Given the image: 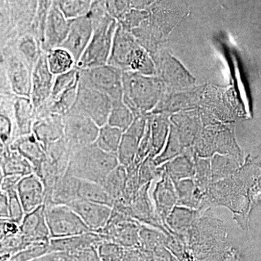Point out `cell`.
<instances>
[{
	"mask_svg": "<svg viewBox=\"0 0 261 261\" xmlns=\"http://www.w3.org/2000/svg\"><path fill=\"white\" fill-rule=\"evenodd\" d=\"M145 121L141 117L136 118L129 128L123 132L119 149L117 152L120 164L127 168L133 164L141 139L143 137Z\"/></svg>",
	"mask_w": 261,
	"mask_h": 261,
	"instance_id": "cell-12",
	"label": "cell"
},
{
	"mask_svg": "<svg viewBox=\"0 0 261 261\" xmlns=\"http://www.w3.org/2000/svg\"><path fill=\"white\" fill-rule=\"evenodd\" d=\"M10 130H11V126H10V120L3 115H1V139L3 143H5L9 139Z\"/></svg>",
	"mask_w": 261,
	"mask_h": 261,
	"instance_id": "cell-35",
	"label": "cell"
},
{
	"mask_svg": "<svg viewBox=\"0 0 261 261\" xmlns=\"http://www.w3.org/2000/svg\"><path fill=\"white\" fill-rule=\"evenodd\" d=\"M45 216L51 239L90 232V228L70 206L45 204Z\"/></svg>",
	"mask_w": 261,
	"mask_h": 261,
	"instance_id": "cell-3",
	"label": "cell"
},
{
	"mask_svg": "<svg viewBox=\"0 0 261 261\" xmlns=\"http://www.w3.org/2000/svg\"><path fill=\"white\" fill-rule=\"evenodd\" d=\"M123 134V130L119 128L110 126L109 124L105 125L99 128L95 145L105 152L117 154Z\"/></svg>",
	"mask_w": 261,
	"mask_h": 261,
	"instance_id": "cell-23",
	"label": "cell"
},
{
	"mask_svg": "<svg viewBox=\"0 0 261 261\" xmlns=\"http://www.w3.org/2000/svg\"><path fill=\"white\" fill-rule=\"evenodd\" d=\"M10 78L13 90L19 95L30 97L32 90V79L25 65L19 60L13 59L10 64Z\"/></svg>",
	"mask_w": 261,
	"mask_h": 261,
	"instance_id": "cell-19",
	"label": "cell"
},
{
	"mask_svg": "<svg viewBox=\"0 0 261 261\" xmlns=\"http://www.w3.org/2000/svg\"><path fill=\"white\" fill-rule=\"evenodd\" d=\"M1 179L5 176H25L34 173L32 165L21 154L14 150L2 151Z\"/></svg>",
	"mask_w": 261,
	"mask_h": 261,
	"instance_id": "cell-18",
	"label": "cell"
},
{
	"mask_svg": "<svg viewBox=\"0 0 261 261\" xmlns=\"http://www.w3.org/2000/svg\"><path fill=\"white\" fill-rule=\"evenodd\" d=\"M113 102L103 93L81 79L73 108L88 116L99 128L108 124Z\"/></svg>",
	"mask_w": 261,
	"mask_h": 261,
	"instance_id": "cell-4",
	"label": "cell"
},
{
	"mask_svg": "<svg viewBox=\"0 0 261 261\" xmlns=\"http://www.w3.org/2000/svg\"><path fill=\"white\" fill-rule=\"evenodd\" d=\"M33 261H37V260H33Z\"/></svg>",
	"mask_w": 261,
	"mask_h": 261,
	"instance_id": "cell-37",
	"label": "cell"
},
{
	"mask_svg": "<svg viewBox=\"0 0 261 261\" xmlns=\"http://www.w3.org/2000/svg\"><path fill=\"white\" fill-rule=\"evenodd\" d=\"M122 75V70L108 64L80 70L81 79L94 88L107 94L113 103L123 100Z\"/></svg>",
	"mask_w": 261,
	"mask_h": 261,
	"instance_id": "cell-6",
	"label": "cell"
},
{
	"mask_svg": "<svg viewBox=\"0 0 261 261\" xmlns=\"http://www.w3.org/2000/svg\"><path fill=\"white\" fill-rule=\"evenodd\" d=\"M96 250L101 261H123V246L114 242L102 240L96 247Z\"/></svg>",
	"mask_w": 261,
	"mask_h": 261,
	"instance_id": "cell-25",
	"label": "cell"
},
{
	"mask_svg": "<svg viewBox=\"0 0 261 261\" xmlns=\"http://www.w3.org/2000/svg\"><path fill=\"white\" fill-rule=\"evenodd\" d=\"M50 242V241H49ZM49 242L32 244L10 257V261H33L49 253Z\"/></svg>",
	"mask_w": 261,
	"mask_h": 261,
	"instance_id": "cell-26",
	"label": "cell"
},
{
	"mask_svg": "<svg viewBox=\"0 0 261 261\" xmlns=\"http://www.w3.org/2000/svg\"><path fill=\"white\" fill-rule=\"evenodd\" d=\"M79 200L88 201L113 207L115 201L104 187L95 182L81 179L79 188Z\"/></svg>",
	"mask_w": 261,
	"mask_h": 261,
	"instance_id": "cell-20",
	"label": "cell"
},
{
	"mask_svg": "<svg viewBox=\"0 0 261 261\" xmlns=\"http://www.w3.org/2000/svg\"><path fill=\"white\" fill-rule=\"evenodd\" d=\"M114 29V24L108 22L97 25L87 49L77 63L78 69H89L108 64L112 50Z\"/></svg>",
	"mask_w": 261,
	"mask_h": 261,
	"instance_id": "cell-5",
	"label": "cell"
},
{
	"mask_svg": "<svg viewBox=\"0 0 261 261\" xmlns=\"http://www.w3.org/2000/svg\"><path fill=\"white\" fill-rule=\"evenodd\" d=\"M20 49L30 66H32L38 61V58H39L38 56L37 45L34 39L31 38L23 39L20 43Z\"/></svg>",
	"mask_w": 261,
	"mask_h": 261,
	"instance_id": "cell-30",
	"label": "cell"
},
{
	"mask_svg": "<svg viewBox=\"0 0 261 261\" xmlns=\"http://www.w3.org/2000/svg\"><path fill=\"white\" fill-rule=\"evenodd\" d=\"M140 47L135 39L124 31L118 29L115 33L112 50L108 64L122 71L130 70V65L135 60Z\"/></svg>",
	"mask_w": 261,
	"mask_h": 261,
	"instance_id": "cell-9",
	"label": "cell"
},
{
	"mask_svg": "<svg viewBox=\"0 0 261 261\" xmlns=\"http://www.w3.org/2000/svg\"><path fill=\"white\" fill-rule=\"evenodd\" d=\"M133 123V116L130 109L123 100L113 102L112 109L108 118V124L126 132Z\"/></svg>",
	"mask_w": 261,
	"mask_h": 261,
	"instance_id": "cell-24",
	"label": "cell"
},
{
	"mask_svg": "<svg viewBox=\"0 0 261 261\" xmlns=\"http://www.w3.org/2000/svg\"><path fill=\"white\" fill-rule=\"evenodd\" d=\"M68 206L93 232H98L106 227L113 212V207L88 201L76 200Z\"/></svg>",
	"mask_w": 261,
	"mask_h": 261,
	"instance_id": "cell-11",
	"label": "cell"
},
{
	"mask_svg": "<svg viewBox=\"0 0 261 261\" xmlns=\"http://www.w3.org/2000/svg\"><path fill=\"white\" fill-rule=\"evenodd\" d=\"M6 193L9 197V219L20 226L25 214L19 198L18 192L17 190H13Z\"/></svg>",
	"mask_w": 261,
	"mask_h": 261,
	"instance_id": "cell-29",
	"label": "cell"
},
{
	"mask_svg": "<svg viewBox=\"0 0 261 261\" xmlns=\"http://www.w3.org/2000/svg\"><path fill=\"white\" fill-rule=\"evenodd\" d=\"M20 233L29 245L50 241V233L46 220L45 204L25 215L20 224Z\"/></svg>",
	"mask_w": 261,
	"mask_h": 261,
	"instance_id": "cell-10",
	"label": "cell"
},
{
	"mask_svg": "<svg viewBox=\"0 0 261 261\" xmlns=\"http://www.w3.org/2000/svg\"><path fill=\"white\" fill-rule=\"evenodd\" d=\"M80 80V70L78 68H73L66 73L58 75L53 84V90H51V97L53 99H56L58 96L61 95L66 89L78 82Z\"/></svg>",
	"mask_w": 261,
	"mask_h": 261,
	"instance_id": "cell-27",
	"label": "cell"
},
{
	"mask_svg": "<svg viewBox=\"0 0 261 261\" xmlns=\"http://www.w3.org/2000/svg\"><path fill=\"white\" fill-rule=\"evenodd\" d=\"M104 238L99 233L93 231L68 238L51 239L49 250L50 252L81 251L91 247L96 248L98 244Z\"/></svg>",
	"mask_w": 261,
	"mask_h": 261,
	"instance_id": "cell-17",
	"label": "cell"
},
{
	"mask_svg": "<svg viewBox=\"0 0 261 261\" xmlns=\"http://www.w3.org/2000/svg\"><path fill=\"white\" fill-rule=\"evenodd\" d=\"M123 100L135 112H144L151 109L159 99V82L155 79L123 71Z\"/></svg>",
	"mask_w": 261,
	"mask_h": 261,
	"instance_id": "cell-2",
	"label": "cell"
},
{
	"mask_svg": "<svg viewBox=\"0 0 261 261\" xmlns=\"http://www.w3.org/2000/svg\"><path fill=\"white\" fill-rule=\"evenodd\" d=\"M93 31L87 20L75 22L69 28L68 36L61 47L67 49L73 56L77 64L92 39Z\"/></svg>",
	"mask_w": 261,
	"mask_h": 261,
	"instance_id": "cell-15",
	"label": "cell"
},
{
	"mask_svg": "<svg viewBox=\"0 0 261 261\" xmlns=\"http://www.w3.org/2000/svg\"><path fill=\"white\" fill-rule=\"evenodd\" d=\"M11 149L16 151L29 161L34 168V173L41 178L43 166L47 161V155L44 146L37 138L34 136H27L19 139L14 142Z\"/></svg>",
	"mask_w": 261,
	"mask_h": 261,
	"instance_id": "cell-16",
	"label": "cell"
},
{
	"mask_svg": "<svg viewBox=\"0 0 261 261\" xmlns=\"http://www.w3.org/2000/svg\"><path fill=\"white\" fill-rule=\"evenodd\" d=\"M22 176H8L2 178L1 190L5 192L10 190H17L18 182L21 179Z\"/></svg>",
	"mask_w": 261,
	"mask_h": 261,
	"instance_id": "cell-33",
	"label": "cell"
},
{
	"mask_svg": "<svg viewBox=\"0 0 261 261\" xmlns=\"http://www.w3.org/2000/svg\"><path fill=\"white\" fill-rule=\"evenodd\" d=\"M119 164L117 154L105 152L94 143L73 149L66 171L80 179L102 185Z\"/></svg>",
	"mask_w": 261,
	"mask_h": 261,
	"instance_id": "cell-1",
	"label": "cell"
},
{
	"mask_svg": "<svg viewBox=\"0 0 261 261\" xmlns=\"http://www.w3.org/2000/svg\"><path fill=\"white\" fill-rule=\"evenodd\" d=\"M17 192L25 214L45 203V185L35 173L21 178L17 186Z\"/></svg>",
	"mask_w": 261,
	"mask_h": 261,
	"instance_id": "cell-8",
	"label": "cell"
},
{
	"mask_svg": "<svg viewBox=\"0 0 261 261\" xmlns=\"http://www.w3.org/2000/svg\"><path fill=\"white\" fill-rule=\"evenodd\" d=\"M15 109V116L20 132L22 135H29L31 132L32 116L29 103H27L25 100H20L17 102Z\"/></svg>",
	"mask_w": 261,
	"mask_h": 261,
	"instance_id": "cell-28",
	"label": "cell"
},
{
	"mask_svg": "<svg viewBox=\"0 0 261 261\" xmlns=\"http://www.w3.org/2000/svg\"><path fill=\"white\" fill-rule=\"evenodd\" d=\"M0 217L1 219H9V197L6 192L2 190L0 194Z\"/></svg>",
	"mask_w": 261,
	"mask_h": 261,
	"instance_id": "cell-34",
	"label": "cell"
},
{
	"mask_svg": "<svg viewBox=\"0 0 261 261\" xmlns=\"http://www.w3.org/2000/svg\"><path fill=\"white\" fill-rule=\"evenodd\" d=\"M37 261H77L72 252H53L37 259Z\"/></svg>",
	"mask_w": 261,
	"mask_h": 261,
	"instance_id": "cell-32",
	"label": "cell"
},
{
	"mask_svg": "<svg viewBox=\"0 0 261 261\" xmlns=\"http://www.w3.org/2000/svg\"><path fill=\"white\" fill-rule=\"evenodd\" d=\"M48 66L53 75H58L73 69L75 61L73 56L63 47L49 51L47 56Z\"/></svg>",
	"mask_w": 261,
	"mask_h": 261,
	"instance_id": "cell-22",
	"label": "cell"
},
{
	"mask_svg": "<svg viewBox=\"0 0 261 261\" xmlns=\"http://www.w3.org/2000/svg\"><path fill=\"white\" fill-rule=\"evenodd\" d=\"M80 178L75 177L65 170V173L56 180L45 203L69 205L79 200Z\"/></svg>",
	"mask_w": 261,
	"mask_h": 261,
	"instance_id": "cell-14",
	"label": "cell"
},
{
	"mask_svg": "<svg viewBox=\"0 0 261 261\" xmlns=\"http://www.w3.org/2000/svg\"><path fill=\"white\" fill-rule=\"evenodd\" d=\"M99 128L88 116L74 108L66 113L65 133L72 150L95 143Z\"/></svg>",
	"mask_w": 261,
	"mask_h": 261,
	"instance_id": "cell-7",
	"label": "cell"
},
{
	"mask_svg": "<svg viewBox=\"0 0 261 261\" xmlns=\"http://www.w3.org/2000/svg\"><path fill=\"white\" fill-rule=\"evenodd\" d=\"M90 261H101L99 256H98L97 250H96L95 253H94L93 257H92V260Z\"/></svg>",
	"mask_w": 261,
	"mask_h": 261,
	"instance_id": "cell-36",
	"label": "cell"
},
{
	"mask_svg": "<svg viewBox=\"0 0 261 261\" xmlns=\"http://www.w3.org/2000/svg\"><path fill=\"white\" fill-rule=\"evenodd\" d=\"M127 176L126 168L119 164L108 175L103 182L102 186L115 202L123 199L126 189Z\"/></svg>",
	"mask_w": 261,
	"mask_h": 261,
	"instance_id": "cell-21",
	"label": "cell"
},
{
	"mask_svg": "<svg viewBox=\"0 0 261 261\" xmlns=\"http://www.w3.org/2000/svg\"><path fill=\"white\" fill-rule=\"evenodd\" d=\"M20 233V226L10 219H1V240Z\"/></svg>",
	"mask_w": 261,
	"mask_h": 261,
	"instance_id": "cell-31",
	"label": "cell"
},
{
	"mask_svg": "<svg viewBox=\"0 0 261 261\" xmlns=\"http://www.w3.org/2000/svg\"><path fill=\"white\" fill-rule=\"evenodd\" d=\"M53 76L48 66L47 57H39L32 76V97L34 107H39L51 94Z\"/></svg>",
	"mask_w": 261,
	"mask_h": 261,
	"instance_id": "cell-13",
	"label": "cell"
}]
</instances>
